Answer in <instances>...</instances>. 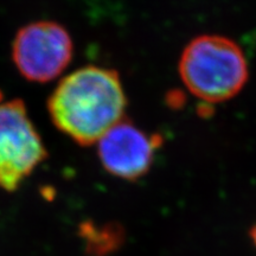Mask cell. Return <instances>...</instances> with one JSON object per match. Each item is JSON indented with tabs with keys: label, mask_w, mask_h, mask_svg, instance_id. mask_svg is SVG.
I'll use <instances>...</instances> for the list:
<instances>
[{
	"label": "cell",
	"mask_w": 256,
	"mask_h": 256,
	"mask_svg": "<svg viewBox=\"0 0 256 256\" xmlns=\"http://www.w3.org/2000/svg\"><path fill=\"white\" fill-rule=\"evenodd\" d=\"M127 98L115 70L88 66L66 75L48 101L51 120L80 145H94L124 120Z\"/></svg>",
	"instance_id": "1"
},
{
	"label": "cell",
	"mask_w": 256,
	"mask_h": 256,
	"mask_svg": "<svg viewBox=\"0 0 256 256\" xmlns=\"http://www.w3.org/2000/svg\"><path fill=\"white\" fill-rule=\"evenodd\" d=\"M179 74L192 95L215 104L234 98L244 87L248 64L235 42L222 36L204 34L192 40L184 49Z\"/></svg>",
	"instance_id": "2"
},
{
	"label": "cell",
	"mask_w": 256,
	"mask_h": 256,
	"mask_svg": "<svg viewBox=\"0 0 256 256\" xmlns=\"http://www.w3.org/2000/svg\"><path fill=\"white\" fill-rule=\"evenodd\" d=\"M43 140L20 100L0 104V188L12 192L43 162Z\"/></svg>",
	"instance_id": "3"
},
{
	"label": "cell",
	"mask_w": 256,
	"mask_h": 256,
	"mask_svg": "<svg viewBox=\"0 0 256 256\" xmlns=\"http://www.w3.org/2000/svg\"><path fill=\"white\" fill-rule=\"evenodd\" d=\"M74 44L66 28L50 20L34 22L17 32L12 60L22 76L32 82H49L66 70Z\"/></svg>",
	"instance_id": "4"
},
{
	"label": "cell",
	"mask_w": 256,
	"mask_h": 256,
	"mask_svg": "<svg viewBox=\"0 0 256 256\" xmlns=\"http://www.w3.org/2000/svg\"><path fill=\"white\" fill-rule=\"evenodd\" d=\"M162 138L148 134L127 120H121L96 142L98 156L108 174L124 180H136L150 171Z\"/></svg>",
	"instance_id": "5"
},
{
	"label": "cell",
	"mask_w": 256,
	"mask_h": 256,
	"mask_svg": "<svg viewBox=\"0 0 256 256\" xmlns=\"http://www.w3.org/2000/svg\"><path fill=\"white\" fill-rule=\"evenodd\" d=\"M250 238L252 243H254V246L256 247V224L254 226H252V230H250Z\"/></svg>",
	"instance_id": "6"
}]
</instances>
